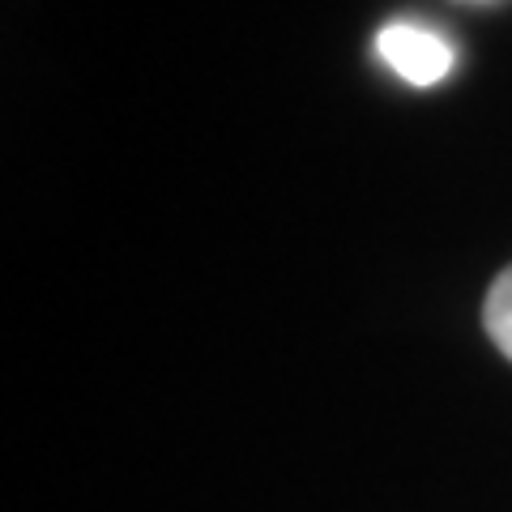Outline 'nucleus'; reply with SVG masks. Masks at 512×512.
I'll list each match as a JSON object with an SVG mask.
<instances>
[{"instance_id":"nucleus-1","label":"nucleus","mask_w":512,"mask_h":512,"mask_svg":"<svg viewBox=\"0 0 512 512\" xmlns=\"http://www.w3.org/2000/svg\"><path fill=\"white\" fill-rule=\"evenodd\" d=\"M376 56L410 86H440L453 73V47H448L436 30L410 26V22H389L376 35Z\"/></svg>"},{"instance_id":"nucleus-2","label":"nucleus","mask_w":512,"mask_h":512,"mask_svg":"<svg viewBox=\"0 0 512 512\" xmlns=\"http://www.w3.org/2000/svg\"><path fill=\"white\" fill-rule=\"evenodd\" d=\"M483 325H487V338L512 363V265L491 282L487 303H483Z\"/></svg>"}]
</instances>
